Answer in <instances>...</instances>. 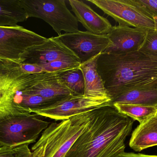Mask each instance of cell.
I'll return each mask as SVG.
<instances>
[{"label":"cell","mask_w":157,"mask_h":157,"mask_svg":"<svg viewBox=\"0 0 157 157\" xmlns=\"http://www.w3.org/2000/svg\"><path fill=\"white\" fill-rule=\"evenodd\" d=\"M142 157H157V155H143L141 154Z\"/></svg>","instance_id":"4316f807"},{"label":"cell","mask_w":157,"mask_h":157,"mask_svg":"<svg viewBox=\"0 0 157 157\" xmlns=\"http://www.w3.org/2000/svg\"><path fill=\"white\" fill-rule=\"evenodd\" d=\"M97 71L112 100L136 89H157V57L140 51L124 53H103Z\"/></svg>","instance_id":"7a4b0ae2"},{"label":"cell","mask_w":157,"mask_h":157,"mask_svg":"<svg viewBox=\"0 0 157 157\" xmlns=\"http://www.w3.org/2000/svg\"><path fill=\"white\" fill-rule=\"evenodd\" d=\"M28 144L16 147L2 146L0 147V157H29L32 154Z\"/></svg>","instance_id":"7402d4cb"},{"label":"cell","mask_w":157,"mask_h":157,"mask_svg":"<svg viewBox=\"0 0 157 157\" xmlns=\"http://www.w3.org/2000/svg\"><path fill=\"white\" fill-rule=\"evenodd\" d=\"M139 51L157 57V30L149 29Z\"/></svg>","instance_id":"44dd1931"},{"label":"cell","mask_w":157,"mask_h":157,"mask_svg":"<svg viewBox=\"0 0 157 157\" xmlns=\"http://www.w3.org/2000/svg\"><path fill=\"white\" fill-rule=\"evenodd\" d=\"M92 111L50 124L32 146V151L42 146L43 157H65L89 123Z\"/></svg>","instance_id":"3957f363"},{"label":"cell","mask_w":157,"mask_h":157,"mask_svg":"<svg viewBox=\"0 0 157 157\" xmlns=\"http://www.w3.org/2000/svg\"><path fill=\"white\" fill-rule=\"evenodd\" d=\"M18 68L21 72L26 74H35L45 73L42 66L30 64L18 63Z\"/></svg>","instance_id":"cb8c5ba5"},{"label":"cell","mask_w":157,"mask_h":157,"mask_svg":"<svg viewBox=\"0 0 157 157\" xmlns=\"http://www.w3.org/2000/svg\"><path fill=\"white\" fill-rule=\"evenodd\" d=\"M50 123L36 113L7 117L0 120V144L16 147L36 143Z\"/></svg>","instance_id":"277c9868"},{"label":"cell","mask_w":157,"mask_h":157,"mask_svg":"<svg viewBox=\"0 0 157 157\" xmlns=\"http://www.w3.org/2000/svg\"><path fill=\"white\" fill-rule=\"evenodd\" d=\"M81 63L74 60H59L42 65L44 72L57 73L79 67Z\"/></svg>","instance_id":"ffe728a7"},{"label":"cell","mask_w":157,"mask_h":157,"mask_svg":"<svg viewBox=\"0 0 157 157\" xmlns=\"http://www.w3.org/2000/svg\"><path fill=\"white\" fill-rule=\"evenodd\" d=\"M111 105L113 104L110 99L96 98L88 97L84 95H75L47 108L33 111L32 113L58 121Z\"/></svg>","instance_id":"ba28073f"},{"label":"cell","mask_w":157,"mask_h":157,"mask_svg":"<svg viewBox=\"0 0 157 157\" xmlns=\"http://www.w3.org/2000/svg\"><path fill=\"white\" fill-rule=\"evenodd\" d=\"M59 60H74L80 62L71 50L55 37H52L47 38L41 44L29 49L24 55L22 63L41 66Z\"/></svg>","instance_id":"30bf717a"},{"label":"cell","mask_w":157,"mask_h":157,"mask_svg":"<svg viewBox=\"0 0 157 157\" xmlns=\"http://www.w3.org/2000/svg\"><path fill=\"white\" fill-rule=\"evenodd\" d=\"M120 113L128 116L140 124L146 121L157 113V107L131 104H113Z\"/></svg>","instance_id":"ac0fdd59"},{"label":"cell","mask_w":157,"mask_h":157,"mask_svg":"<svg viewBox=\"0 0 157 157\" xmlns=\"http://www.w3.org/2000/svg\"><path fill=\"white\" fill-rule=\"evenodd\" d=\"M29 18L42 19L48 24L58 36L62 31H79L78 21L66 6L65 0H20Z\"/></svg>","instance_id":"5b68a950"},{"label":"cell","mask_w":157,"mask_h":157,"mask_svg":"<svg viewBox=\"0 0 157 157\" xmlns=\"http://www.w3.org/2000/svg\"><path fill=\"white\" fill-rule=\"evenodd\" d=\"M129 146L136 152L157 146V113L135 129Z\"/></svg>","instance_id":"9a60e30c"},{"label":"cell","mask_w":157,"mask_h":157,"mask_svg":"<svg viewBox=\"0 0 157 157\" xmlns=\"http://www.w3.org/2000/svg\"><path fill=\"white\" fill-rule=\"evenodd\" d=\"M113 104L143 105L157 107V89H136L127 91L112 100Z\"/></svg>","instance_id":"e0dca14e"},{"label":"cell","mask_w":157,"mask_h":157,"mask_svg":"<svg viewBox=\"0 0 157 157\" xmlns=\"http://www.w3.org/2000/svg\"><path fill=\"white\" fill-rule=\"evenodd\" d=\"M2 145L0 144V147H2Z\"/></svg>","instance_id":"83f0119b"},{"label":"cell","mask_w":157,"mask_h":157,"mask_svg":"<svg viewBox=\"0 0 157 157\" xmlns=\"http://www.w3.org/2000/svg\"><path fill=\"white\" fill-rule=\"evenodd\" d=\"M134 120L113 105L92 111L90 121L65 157H114L125 148Z\"/></svg>","instance_id":"6da1fadb"},{"label":"cell","mask_w":157,"mask_h":157,"mask_svg":"<svg viewBox=\"0 0 157 157\" xmlns=\"http://www.w3.org/2000/svg\"><path fill=\"white\" fill-rule=\"evenodd\" d=\"M58 75L63 83L75 95H84L85 81L79 67L58 72Z\"/></svg>","instance_id":"d6986e66"},{"label":"cell","mask_w":157,"mask_h":157,"mask_svg":"<svg viewBox=\"0 0 157 157\" xmlns=\"http://www.w3.org/2000/svg\"><path fill=\"white\" fill-rule=\"evenodd\" d=\"M28 18L20 0H0V26H16Z\"/></svg>","instance_id":"2e32d148"},{"label":"cell","mask_w":157,"mask_h":157,"mask_svg":"<svg viewBox=\"0 0 157 157\" xmlns=\"http://www.w3.org/2000/svg\"><path fill=\"white\" fill-rule=\"evenodd\" d=\"M47 39L21 26H0V61L21 63L29 49Z\"/></svg>","instance_id":"8992f818"},{"label":"cell","mask_w":157,"mask_h":157,"mask_svg":"<svg viewBox=\"0 0 157 157\" xmlns=\"http://www.w3.org/2000/svg\"><path fill=\"white\" fill-rule=\"evenodd\" d=\"M114 157H142L141 154H134V153H126L124 152Z\"/></svg>","instance_id":"d4e9b609"},{"label":"cell","mask_w":157,"mask_h":157,"mask_svg":"<svg viewBox=\"0 0 157 157\" xmlns=\"http://www.w3.org/2000/svg\"><path fill=\"white\" fill-rule=\"evenodd\" d=\"M10 61H0V120L11 116L23 115L13 104L14 90L10 74Z\"/></svg>","instance_id":"4fadbf2b"},{"label":"cell","mask_w":157,"mask_h":157,"mask_svg":"<svg viewBox=\"0 0 157 157\" xmlns=\"http://www.w3.org/2000/svg\"><path fill=\"white\" fill-rule=\"evenodd\" d=\"M153 19L154 20V22H155V29L157 30V16H155L153 17Z\"/></svg>","instance_id":"484cf974"},{"label":"cell","mask_w":157,"mask_h":157,"mask_svg":"<svg viewBox=\"0 0 157 157\" xmlns=\"http://www.w3.org/2000/svg\"><path fill=\"white\" fill-rule=\"evenodd\" d=\"M100 54L84 63L81 64L79 66L85 81L84 96L88 97L111 99L104 86L103 80L97 71V60Z\"/></svg>","instance_id":"5bb4252c"},{"label":"cell","mask_w":157,"mask_h":157,"mask_svg":"<svg viewBox=\"0 0 157 157\" xmlns=\"http://www.w3.org/2000/svg\"><path fill=\"white\" fill-rule=\"evenodd\" d=\"M72 11L87 31L98 35H107L113 26L108 19L95 12L82 1L69 0Z\"/></svg>","instance_id":"7c38bea8"},{"label":"cell","mask_w":157,"mask_h":157,"mask_svg":"<svg viewBox=\"0 0 157 157\" xmlns=\"http://www.w3.org/2000/svg\"><path fill=\"white\" fill-rule=\"evenodd\" d=\"M78 58L81 64L103 53L112 44L108 35H98L88 31L66 33L55 37Z\"/></svg>","instance_id":"9c48e42d"},{"label":"cell","mask_w":157,"mask_h":157,"mask_svg":"<svg viewBox=\"0 0 157 157\" xmlns=\"http://www.w3.org/2000/svg\"><path fill=\"white\" fill-rule=\"evenodd\" d=\"M132 1L150 17L153 18L155 16H157V0H132Z\"/></svg>","instance_id":"603a6c76"},{"label":"cell","mask_w":157,"mask_h":157,"mask_svg":"<svg viewBox=\"0 0 157 157\" xmlns=\"http://www.w3.org/2000/svg\"><path fill=\"white\" fill-rule=\"evenodd\" d=\"M148 29L119 25L113 26L108 36L112 42L103 53H124L139 51Z\"/></svg>","instance_id":"8fae6325"},{"label":"cell","mask_w":157,"mask_h":157,"mask_svg":"<svg viewBox=\"0 0 157 157\" xmlns=\"http://www.w3.org/2000/svg\"><path fill=\"white\" fill-rule=\"evenodd\" d=\"M113 18L119 25L132 27L155 29L152 18L143 12L132 0H88Z\"/></svg>","instance_id":"52a82bcc"}]
</instances>
